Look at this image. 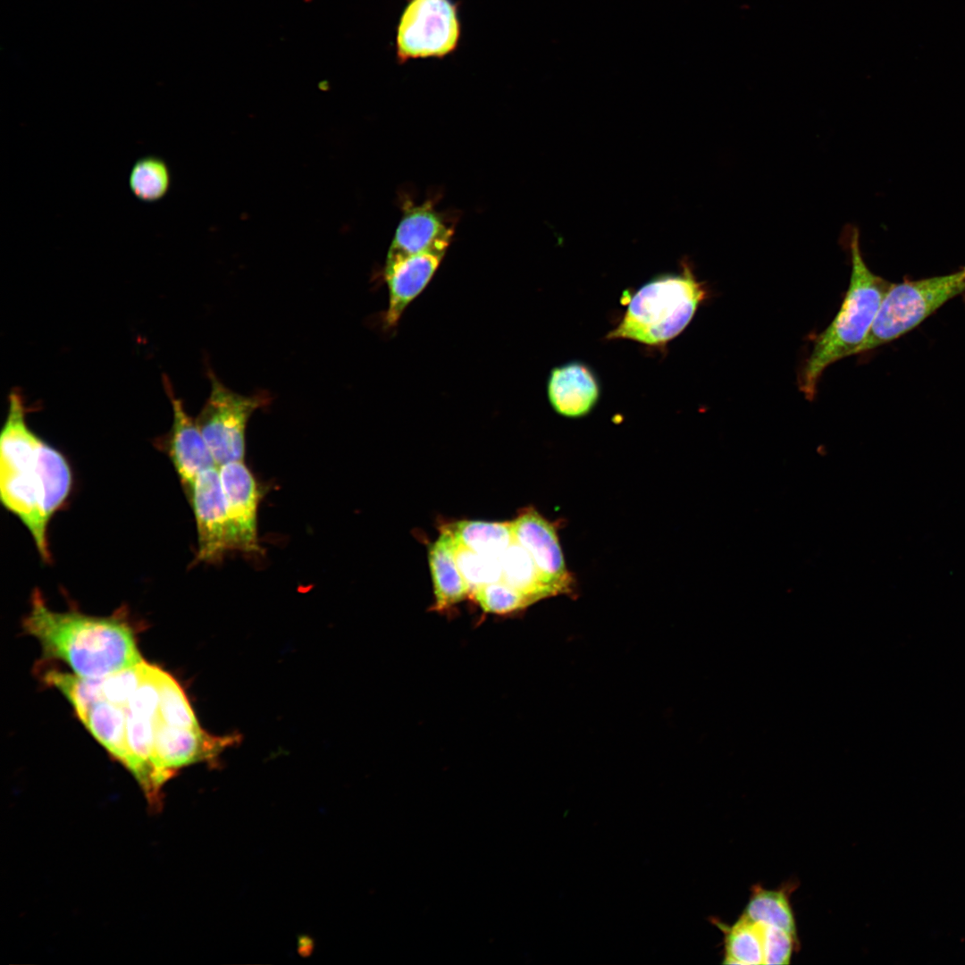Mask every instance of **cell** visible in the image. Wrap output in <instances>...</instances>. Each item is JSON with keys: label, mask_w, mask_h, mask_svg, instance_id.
<instances>
[{"label": "cell", "mask_w": 965, "mask_h": 965, "mask_svg": "<svg viewBox=\"0 0 965 965\" xmlns=\"http://www.w3.org/2000/svg\"><path fill=\"white\" fill-rule=\"evenodd\" d=\"M129 185L130 191L138 200L146 203L157 202L164 197L170 189L169 167L161 157H141L130 169Z\"/></svg>", "instance_id": "23"}, {"label": "cell", "mask_w": 965, "mask_h": 965, "mask_svg": "<svg viewBox=\"0 0 965 965\" xmlns=\"http://www.w3.org/2000/svg\"><path fill=\"white\" fill-rule=\"evenodd\" d=\"M501 580L517 590L533 603L559 594V591L541 574L528 551L514 541L499 558Z\"/></svg>", "instance_id": "19"}, {"label": "cell", "mask_w": 965, "mask_h": 965, "mask_svg": "<svg viewBox=\"0 0 965 965\" xmlns=\"http://www.w3.org/2000/svg\"><path fill=\"white\" fill-rule=\"evenodd\" d=\"M743 916L752 922L776 927L796 936L794 915L784 891L755 886Z\"/></svg>", "instance_id": "21"}, {"label": "cell", "mask_w": 965, "mask_h": 965, "mask_svg": "<svg viewBox=\"0 0 965 965\" xmlns=\"http://www.w3.org/2000/svg\"><path fill=\"white\" fill-rule=\"evenodd\" d=\"M445 528L463 545L495 558H499L514 541L511 522L463 520Z\"/></svg>", "instance_id": "20"}, {"label": "cell", "mask_w": 965, "mask_h": 965, "mask_svg": "<svg viewBox=\"0 0 965 965\" xmlns=\"http://www.w3.org/2000/svg\"><path fill=\"white\" fill-rule=\"evenodd\" d=\"M725 933L724 964H764L762 925L743 915Z\"/></svg>", "instance_id": "22"}, {"label": "cell", "mask_w": 965, "mask_h": 965, "mask_svg": "<svg viewBox=\"0 0 965 965\" xmlns=\"http://www.w3.org/2000/svg\"><path fill=\"white\" fill-rule=\"evenodd\" d=\"M428 560L432 578L436 610L448 608L466 598L470 588L460 573L452 547V535L445 527L430 545Z\"/></svg>", "instance_id": "17"}, {"label": "cell", "mask_w": 965, "mask_h": 965, "mask_svg": "<svg viewBox=\"0 0 965 965\" xmlns=\"http://www.w3.org/2000/svg\"><path fill=\"white\" fill-rule=\"evenodd\" d=\"M511 523L514 541L528 551L541 574L560 593H571L574 579L554 525L533 508L524 509Z\"/></svg>", "instance_id": "12"}, {"label": "cell", "mask_w": 965, "mask_h": 965, "mask_svg": "<svg viewBox=\"0 0 965 965\" xmlns=\"http://www.w3.org/2000/svg\"><path fill=\"white\" fill-rule=\"evenodd\" d=\"M164 382L172 406V424L166 436L165 449L188 494L201 472L217 466L196 420L187 413L167 377Z\"/></svg>", "instance_id": "13"}, {"label": "cell", "mask_w": 965, "mask_h": 965, "mask_svg": "<svg viewBox=\"0 0 965 965\" xmlns=\"http://www.w3.org/2000/svg\"><path fill=\"white\" fill-rule=\"evenodd\" d=\"M71 474L65 457L40 439L22 449L0 453L2 502L28 528L45 560L50 558L46 531L53 504Z\"/></svg>", "instance_id": "2"}, {"label": "cell", "mask_w": 965, "mask_h": 965, "mask_svg": "<svg viewBox=\"0 0 965 965\" xmlns=\"http://www.w3.org/2000/svg\"><path fill=\"white\" fill-rule=\"evenodd\" d=\"M161 669L147 663L143 680L126 705V740L130 754L127 768L150 797L155 795L152 756L155 727L158 717Z\"/></svg>", "instance_id": "8"}, {"label": "cell", "mask_w": 965, "mask_h": 965, "mask_svg": "<svg viewBox=\"0 0 965 965\" xmlns=\"http://www.w3.org/2000/svg\"><path fill=\"white\" fill-rule=\"evenodd\" d=\"M761 925L764 964H788L793 952L796 936L776 927Z\"/></svg>", "instance_id": "27"}, {"label": "cell", "mask_w": 965, "mask_h": 965, "mask_svg": "<svg viewBox=\"0 0 965 965\" xmlns=\"http://www.w3.org/2000/svg\"><path fill=\"white\" fill-rule=\"evenodd\" d=\"M453 229L447 225L430 203L407 207L395 233L386 261L430 249L447 250Z\"/></svg>", "instance_id": "15"}, {"label": "cell", "mask_w": 965, "mask_h": 965, "mask_svg": "<svg viewBox=\"0 0 965 965\" xmlns=\"http://www.w3.org/2000/svg\"><path fill=\"white\" fill-rule=\"evenodd\" d=\"M682 273L664 275L643 285L630 299L619 324L608 339H627L659 347L688 325L707 290L687 261Z\"/></svg>", "instance_id": "4"}, {"label": "cell", "mask_w": 965, "mask_h": 965, "mask_svg": "<svg viewBox=\"0 0 965 965\" xmlns=\"http://www.w3.org/2000/svg\"><path fill=\"white\" fill-rule=\"evenodd\" d=\"M445 252V249H430L386 261L384 273L389 289V306L384 323L387 328L396 326L406 307L426 287Z\"/></svg>", "instance_id": "14"}, {"label": "cell", "mask_w": 965, "mask_h": 965, "mask_svg": "<svg viewBox=\"0 0 965 965\" xmlns=\"http://www.w3.org/2000/svg\"><path fill=\"white\" fill-rule=\"evenodd\" d=\"M23 628L40 643L45 658L62 660L81 677H103L143 660L134 628L122 614L55 611L38 591Z\"/></svg>", "instance_id": "1"}, {"label": "cell", "mask_w": 965, "mask_h": 965, "mask_svg": "<svg viewBox=\"0 0 965 965\" xmlns=\"http://www.w3.org/2000/svg\"><path fill=\"white\" fill-rule=\"evenodd\" d=\"M218 469L225 498L231 550L248 554L261 552L257 536V512L262 492L254 474L244 460L225 463Z\"/></svg>", "instance_id": "11"}, {"label": "cell", "mask_w": 965, "mask_h": 965, "mask_svg": "<svg viewBox=\"0 0 965 965\" xmlns=\"http://www.w3.org/2000/svg\"><path fill=\"white\" fill-rule=\"evenodd\" d=\"M452 547L457 567L470 588V593L480 586L501 580L499 558L481 555L453 536Z\"/></svg>", "instance_id": "25"}, {"label": "cell", "mask_w": 965, "mask_h": 965, "mask_svg": "<svg viewBox=\"0 0 965 965\" xmlns=\"http://www.w3.org/2000/svg\"><path fill=\"white\" fill-rule=\"evenodd\" d=\"M211 390L196 419L217 466L243 461L247 424L255 411L271 404L266 390L242 395L227 388L211 368L207 370Z\"/></svg>", "instance_id": "6"}, {"label": "cell", "mask_w": 965, "mask_h": 965, "mask_svg": "<svg viewBox=\"0 0 965 965\" xmlns=\"http://www.w3.org/2000/svg\"><path fill=\"white\" fill-rule=\"evenodd\" d=\"M127 703L99 700L78 714V717L106 751L128 768L130 754L126 740Z\"/></svg>", "instance_id": "18"}, {"label": "cell", "mask_w": 965, "mask_h": 965, "mask_svg": "<svg viewBox=\"0 0 965 965\" xmlns=\"http://www.w3.org/2000/svg\"><path fill=\"white\" fill-rule=\"evenodd\" d=\"M965 293V267L954 273L891 284L858 354L887 344Z\"/></svg>", "instance_id": "5"}, {"label": "cell", "mask_w": 965, "mask_h": 965, "mask_svg": "<svg viewBox=\"0 0 965 965\" xmlns=\"http://www.w3.org/2000/svg\"><path fill=\"white\" fill-rule=\"evenodd\" d=\"M459 36L457 9L452 1L409 0L397 28V55L402 62L442 57L456 49Z\"/></svg>", "instance_id": "7"}, {"label": "cell", "mask_w": 965, "mask_h": 965, "mask_svg": "<svg viewBox=\"0 0 965 965\" xmlns=\"http://www.w3.org/2000/svg\"><path fill=\"white\" fill-rule=\"evenodd\" d=\"M471 593L479 606L488 613H511L533 603L529 598L502 580L480 586Z\"/></svg>", "instance_id": "26"}, {"label": "cell", "mask_w": 965, "mask_h": 965, "mask_svg": "<svg viewBox=\"0 0 965 965\" xmlns=\"http://www.w3.org/2000/svg\"><path fill=\"white\" fill-rule=\"evenodd\" d=\"M235 741V736L211 735L201 727L191 729L169 726L158 717L152 756L155 794L179 768L214 759Z\"/></svg>", "instance_id": "9"}, {"label": "cell", "mask_w": 965, "mask_h": 965, "mask_svg": "<svg viewBox=\"0 0 965 965\" xmlns=\"http://www.w3.org/2000/svg\"><path fill=\"white\" fill-rule=\"evenodd\" d=\"M159 719L172 726L200 728L189 700L175 678L161 669L159 677Z\"/></svg>", "instance_id": "24"}, {"label": "cell", "mask_w": 965, "mask_h": 965, "mask_svg": "<svg viewBox=\"0 0 965 965\" xmlns=\"http://www.w3.org/2000/svg\"><path fill=\"white\" fill-rule=\"evenodd\" d=\"M548 397L560 415L579 417L588 414L596 404L600 390L592 371L580 363L554 368L548 382Z\"/></svg>", "instance_id": "16"}, {"label": "cell", "mask_w": 965, "mask_h": 965, "mask_svg": "<svg viewBox=\"0 0 965 965\" xmlns=\"http://www.w3.org/2000/svg\"><path fill=\"white\" fill-rule=\"evenodd\" d=\"M187 495L191 502L197 524L196 560L207 564L220 563L232 550L218 466L201 472Z\"/></svg>", "instance_id": "10"}, {"label": "cell", "mask_w": 965, "mask_h": 965, "mask_svg": "<svg viewBox=\"0 0 965 965\" xmlns=\"http://www.w3.org/2000/svg\"><path fill=\"white\" fill-rule=\"evenodd\" d=\"M850 249L852 273L844 299L835 319L814 340L799 379L800 390L809 400L814 399L818 382L827 366L858 354L891 285L873 273L863 261L855 228Z\"/></svg>", "instance_id": "3"}]
</instances>
